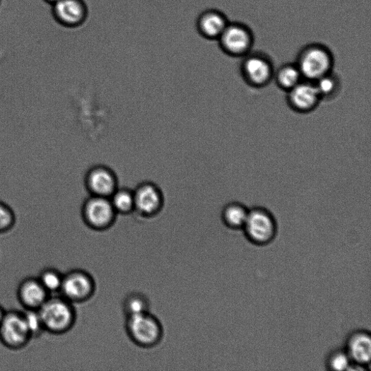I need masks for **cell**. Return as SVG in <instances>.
Returning <instances> with one entry per match:
<instances>
[{
  "label": "cell",
  "mask_w": 371,
  "mask_h": 371,
  "mask_svg": "<svg viewBox=\"0 0 371 371\" xmlns=\"http://www.w3.org/2000/svg\"><path fill=\"white\" fill-rule=\"evenodd\" d=\"M220 37L225 49L231 54H244L249 47V35L240 26H226Z\"/></svg>",
  "instance_id": "15"
},
{
  "label": "cell",
  "mask_w": 371,
  "mask_h": 371,
  "mask_svg": "<svg viewBox=\"0 0 371 371\" xmlns=\"http://www.w3.org/2000/svg\"><path fill=\"white\" fill-rule=\"evenodd\" d=\"M37 278L49 294L60 292L64 276L58 270L45 269Z\"/></svg>",
  "instance_id": "21"
},
{
  "label": "cell",
  "mask_w": 371,
  "mask_h": 371,
  "mask_svg": "<svg viewBox=\"0 0 371 371\" xmlns=\"http://www.w3.org/2000/svg\"><path fill=\"white\" fill-rule=\"evenodd\" d=\"M111 204L117 213L129 214L134 211V190L119 187L110 197Z\"/></svg>",
  "instance_id": "19"
},
{
  "label": "cell",
  "mask_w": 371,
  "mask_h": 371,
  "mask_svg": "<svg viewBox=\"0 0 371 371\" xmlns=\"http://www.w3.org/2000/svg\"><path fill=\"white\" fill-rule=\"evenodd\" d=\"M124 308L128 317L138 315L148 312V302L144 296L132 295L126 300Z\"/></svg>",
  "instance_id": "23"
},
{
  "label": "cell",
  "mask_w": 371,
  "mask_h": 371,
  "mask_svg": "<svg viewBox=\"0 0 371 371\" xmlns=\"http://www.w3.org/2000/svg\"><path fill=\"white\" fill-rule=\"evenodd\" d=\"M242 76L244 81L254 89H262L273 79L272 64L264 57H249L242 64Z\"/></svg>",
  "instance_id": "10"
},
{
  "label": "cell",
  "mask_w": 371,
  "mask_h": 371,
  "mask_svg": "<svg viewBox=\"0 0 371 371\" xmlns=\"http://www.w3.org/2000/svg\"><path fill=\"white\" fill-rule=\"evenodd\" d=\"M84 185L90 195L110 198L119 187V182L112 168L105 165H96L85 175Z\"/></svg>",
  "instance_id": "5"
},
{
  "label": "cell",
  "mask_w": 371,
  "mask_h": 371,
  "mask_svg": "<svg viewBox=\"0 0 371 371\" xmlns=\"http://www.w3.org/2000/svg\"><path fill=\"white\" fill-rule=\"evenodd\" d=\"M314 83L316 85L322 101L335 98L341 90L340 81L332 73L314 81Z\"/></svg>",
  "instance_id": "20"
},
{
  "label": "cell",
  "mask_w": 371,
  "mask_h": 371,
  "mask_svg": "<svg viewBox=\"0 0 371 371\" xmlns=\"http://www.w3.org/2000/svg\"><path fill=\"white\" fill-rule=\"evenodd\" d=\"M347 353L353 363L357 365H368L371 356L370 336L365 331H357L352 334L347 344Z\"/></svg>",
  "instance_id": "14"
},
{
  "label": "cell",
  "mask_w": 371,
  "mask_h": 371,
  "mask_svg": "<svg viewBox=\"0 0 371 371\" xmlns=\"http://www.w3.org/2000/svg\"><path fill=\"white\" fill-rule=\"evenodd\" d=\"M226 26L224 18L216 12L205 13L198 20L199 32L210 39L220 37Z\"/></svg>",
  "instance_id": "16"
},
{
  "label": "cell",
  "mask_w": 371,
  "mask_h": 371,
  "mask_svg": "<svg viewBox=\"0 0 371 371\" xmlns=\"http://www.w3.org/2000/svg\"><path fill=\"white\" fill-rule=\"evenodd\" d=\"M110 198L90 195L82 206V216L86 223L95 230H104L115 220Z\"/></svg>",
  "instance_id": "4"
},
{
  "label": "cell",
  "mask_w": 371,
  "mask_h": 371,
  "mask_svg": "<svg viewBox=\"0 0 371 371\" xmlns=\"http://www.w3.org/2000/svg\"><path fill=\"white\" fill-rule=\"evenodd\" d=\"M249 210L240 203H231L225 206L222 211V218L225 224L233 228H243L247 220Z\"/></svg>",
  "instance_id": "18"
},
{
  "label": "cell",
  "mask_w": 371,
  "mask_h": 371,
  "mask_svg": "<svg viewBox=\"0 0 371 371\" xmlns=\"http://www.w3.org/2000/svg\"><path fill=\"white\" fill-rule=\"evenodd\" d=\"M23 312L28 329L33 338L38 337L45 331L38 310H25Z\"/></svg>",
  "instance_id": "22"
},
{
  "label": "cell",
  "mask_w": 371,
  "mask_h": 371,
  "mask_svg": "<svg viewBox=\"0 0 371 371\" xmlns=\"http://www.w3.org/2000/svg\"><path fill=\"white\" fill-rule=\"evenodd\" d=\"M6 310L3 308L1 305H0V324H1L4 318L5 317Z\"/></svg>",
  "instance_id": "26"
},
{
  "label": "cell",
  "mask_w": 371,
  "mask_h": 371,
  "mask_svg": "<svg viewBox=\"0 0 371 371\" xmlns=\"http://www.w3.org/2000/svg\"><path fill=\"white\" fill-rule=\"evenodd\" d=\"M243 230L252 242L260 245H267L276 235V222L267 209L256 207L249 210Z\"/></svg>",
  "instance_id": "2"
},
{
  "label": "cell",
  "mask_w": 371,
  "mask_h": 371,
  "mask_svg": "<svg viewBox=\"0 0 371 371\" xmlns=\"http://www.w3.org/2000/svg\"><path fill=\"white\" fill-rule=\"evenodd\" d=\"M48 3H50L52 4H54L55 3L59 1V0H47Z\"/></svg>",
  "instance_id": "27"
},
{
  "label": "cell",
  "mask_w": 371,
  "mask_h": 371,
  "mask_svg": "<svg viewBox=\"0 0 371 371\" xmlns=\"http://www.w3.org/2000/svg\"><path fill=\"white\" fill-rule=\"evenodd\" d=\"M286 93L288 106L299 114L312 112L322 101L315 83L305 79Z\"/></svg>",
  "instance_id": "9"
},
{
  "label": "cell",
  "mask_w": 371,
  "mask_h": 371,
  "mask_svg": "<svg viewBox=\"0 0 371 371\" xmlns=\"http://www.w3.org/2000/svg\"><path fill=\"white\" fill-rule=\"evenodd\" d=\"M33 338L25 324L23 312L18 310L6 311L0 324V341L11 350L25 348Z\"/></svg>",
  "instance_id": "3"
},
{
  "label": "cell",
  "mask_w": 371,
  "mask_h": 371,
  "mask_svg": "<svg viewBox=\"0 0 371 371\" xmlns=\"http://www.w3.org/2000/svg\"><path fill=\"white\" fill-rule=\"evenodd\" d=\"M134 211L145 217H152L160 212L164 205V195L158 185L144 182L134 189Z\"/></svg>",
  "instance_id": "8"
},
{
  "label": "cell",
  "mask_w": 371,
  "mask_h": 371,
  "mask_svg": "<svg viewBox=\"0 0 371 371\" xmlns=\"http://www.w3.org/2000/svg\"><path fill=\"white\" fill-rule=\"evenodd\" d=\"M273 78L277 87L285 93L289 92L303 80L297 65L283 66L274 73Z\"/></svg>",
  "instance_id": "17"
},
{
  "label": "cell",
  "mask_w": 371,
  "mask_h": 371,
  "mask_svg": "<svg viewBox=\"0 0 371 371\" xmlns=\"http://www.w3.org/2000/svg\"><path fill=\"white\" fill-rule=\"evenodd\" d=\"M94 283L92 278L81 271H73L64 276L60 293L71 302H81L92 295Z\"/></svg>",
  "instance_id": "11"
},
{
  "label": "cell",
  "mask_w": 371,
  "mask_h": 371,
  "mask_svg": "<svg viewBox=\"0 0 371 371\" xmlns=\"http://www.w3.org/2000/svg\"><path fill=\"white\" fill-rule=\"evenodd\" d=\"M297 66L303 79L314 82L331 73L333 61L328 52L316 47L305 51Z\"/></svg>",
  "instance_id": "6"
},
{
  "label": "cell",
  "mask_w": 371,
  "mask_h": 371,
  "mask_svg": "<svg viewBox=\"0 0 371 371\" xmlns=\"http://www.w3.org/2000/svg\"><path fill=\"white\" fill-rule=\"evenodd\" d=\"M57 19L67 26L80 25L87 18V7L82 0H59L53 4Z\"/></svg>",
  "instance_id": "13"
},
{
  "label": "cell",
  "mask_w": 371,
  "mask_h": 371,
  "mask_svg": "<svg viewBox=\"0 0 371 371\" xmlns=\"http://www.w3.org/2000/svg\"><path fill=\"white\" fill-rule=\"evenodd\" d=\"M126 326L131 338L141 346H153L161 336L159 322L148 312L128 317Z\"/></svg>",
  "instance_id": "7"
},
{
  "label": "cell",
  "mask_w": 371,
  "mask_h": 371,
  "mask_svg": "<svg viewBox=\"0 0 371 371\" xmlns=\"http://www.w3.org/2000/svg\"><path fill=\"white\" fill-rule=\"evenodd\" d=\"M45 331L61 334L69 331L75 320L73 308L63 297H49L38 310Z\"/></svg>",
  "instance_id": "1"
},
{
  "label": "cell",
  "mask_w": 371,
  "mask_h": 371,
  "mask_svg": "<svg viewBox=\"0 0 371 371\" xmlns=\"http://www.w3.org/2000/svg\"><path fill=\"white\" fill-rule=\"evenodd\" d=\"M16 215L6 204L0 201V234L6 233L14 226Z\"/></svg>",
  "instance_id": "24"
},
{
  "label": "cell",
  "mask_w": 371,
  "mask_h": 371,
  "mask_svg": "<svg viewBox=\"0 0 371 371\" xmlns=\"http://www.w3.org/2000/svg\"><path fill=\"white\" fill-rule=\"evenodd\" d=\"M352 363L347 352L337 351L331 355L329 366L331 370L336 371L348 370Z\"/></svg>",
  "instance_id": "25"
},
{
  "label": "cell",
  "mask_w": 371,
  "mask_h": 371,
  "mask_svg": "<svg viewBox=\"0 0 371 371\" xmlns=\"http://www.w3.org/2000/svg\"><path fill=\"white\" fill-rule=\"evenodd\" d=\"M17 295L25 310H39L50 297L37 277L24 278L19 284Z\"/></svg>",
  "instance_id": "12"
}]
</instances>
